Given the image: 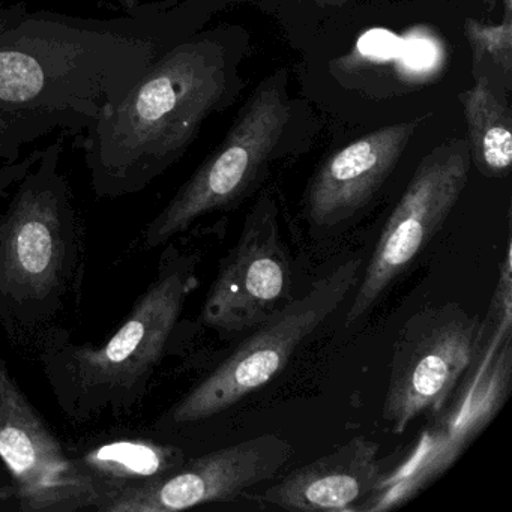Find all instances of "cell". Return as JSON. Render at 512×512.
<instances>
[{
	"label": "cell",
	"mask_w": 512,
	"mask_h": 512,
	"mask_svg": "<svg viewBox=\"0 0 512 512\" xmlns=\"http://www.w3.org/2000/svg\"><path fill=\"white\" fill-rule=\"evenodd\" d=\"M110 19L0 4V107L59 119L82 136L181 38L167 2Z\"/></svg>",
	"instance_id": "1"
},
{
	"label": "cell",
	"mask_w": 512,
	"mask_h": 512,
	"mask_svg": "<svg viewBox=\"0 0 512 512\" xmlns=\"http://www.w3.org/2000/svg\"><path fill=\"white\" fill-rule=\"evenodd\" d=\"M230 88L223 41H173L128 94L80 136L92 188L100 197L145 190L178 163Z\"/></svg>",
	"instance_id": "2"
},
{
	"label": "cell",
	"mask_w": 512,
	"mask_h": 512,
	"mask_svg": "<svg viewBox=\"0 0 512 512\" xmlns=\"http://www.w3.org/2000/svg\"><path fill=\"white\" fill-rule=\"evenodd\" d=\"M512 383V301L491 299L475 361L434 413L415 445L392 470H382L358 512L400 508L439 479L502 410Z\"/></svg>",
	"instance_id": "3"
},
{
	"label": "cell",
	"mask_w": 512,
	"mask_h": 512,
	"mask_svg": "<svg viewBox=\"0 0 512 512\" xmlns=\"http://www.w3.org/2000/svg\"><path fill=\"white\" fill-rule=\"evenodd\" d=\"M292 119L286 70L266 77L223 142L197 167L145 233L148 248L166 244L199 218L235 208L260 185Z\"/></svg>",
	"instance_id": "4"
},
{
	"label": "cell",
	"mask_w": 512,
	"mask_h": 512,
	"mask_svg": "<svg viewBox=\"0 0 512 512\" xmlns=\"http://www.w3.org/2000/svg\"><path fill=\"white\" fill-rule=\"evenodd\" d=\"M362 259H349L317 280L301 298L257 326L235 353L191 389L170 412L175 424L212 418L268 385L299 346L314 334L350 295L361 278Z\"/></svg>",
	"instance_id": "5"
},
{
	"label": "cell",
	"mask_w": 512,
	"mask_h": 512,
	"mask_svg": "<svg viewBox=\"0 0 512 512\" xmlns=\"http://www.w3.org/2000/svg\"><path fill=\"white\" fill-rule=\"evenodd\" d=\"M481 323L457 302L412 314L395 341L383 419L401 434L425 412L445 404L475 361Z\"/></svg>",
	"instance_id": "6"
},
{
	"label": "cell",
	"mask_w": 512,
	"mask_h": 512,
	"mask_svg": "<svg viewBox=\"0 0 512 512\" xmlns=\"http://www.w3.org/2000/svg\"><path fill=\"white\" fill-rule=\"evenodd\" d=\"M470 166L469 145L463 139L442 143L422 158L359 278L346 326L374 307L442 229L466 188Z\"/></svg>",
	"instance_id": "7"
},
{
	"label": "cell",
	"mask_w": 512,
	"mask_h": 512,
	"mask_svg": "<svg viewBox=\"0 0 512 512\" xmlns=\"http://www.w3.org/2000/svg\"><path fill=\"white\" fill-rule=\"evenodd\" d=\"M196 286L194 260L179 257L167 263L104 346L73 350L68 368L79 391L97 403L133 392L163 356Z\"/></svg>",
	"instance_id": "8"
},
{
	"label": "cell",
	"mask_w": 512,
	"mask_h": 512,
	"mask_svg": "<svg viewBox=\"0 0 512 512\" xmlns=\"http://www.w3.org/2000/svg\"><path fill=\"white\" fill-rule=\"evenodd\" d=\"M0 460L13 496L28 512L97 509L104 488L68 457L0 358Z\"/></svg>",
	"instance_id": "9"
},
{
	"label": "cell",
	"mask_w": 512,
	"mask_h": 512,
	"mask_svg": "<svg viewBox=\"0 0 512 512\" xmlns=\"http://www.w3.org/2000/svg\"><path fill=\"white\" fill-rule=\"evenodd\" d=\"M64 136L43 149L0 226V287L13 298L49 295L61 277L68 214L67 184L59 172Z\"/></svg>",
	"instance_id": "10"
},
{
	"label": "cell",
	"mask_w": 512,
	"mask_h": 512,
	"mask_svg": "<svg viewBox=\"0 0 512 512\" xmlns=\"http://www.w3.org/2000/svg\"><path fill=\"white\" fill-rule=\"evenodd\" d=\"M271 191L257 197L241 235L221 260L202 320L223 334L251 331L292 301V262Z\"/></svg>",
	"instance_id": "11"
},
{
	"label": "cell",
	"mask_w": 512,
	"mask_h": 512,
	"mask_svg": "<svg viewBox=\"0 0 512 512\" xmlns=\"http://www.w3.org/2000/svg\"><path fill=\"white\" fill-rule=\"evenodd\" d=\"M292 455L286 439L262 434L194 458L166 475L116 488L98 511L176 512L232 502L250 488L274 479Z\"/></svg>",
	"instance_id": "12"
},
{
	"label": "cell",
	"mask_w": 512,
	"mask_h": 512,
	"mask_svg": "<svg viewBox=\"0 0 512 512\" xmlns=\"http://www.w3.org/2000/svg\"><path fill=\"white\" fill-rule=\"evenodd\" d=\"M421 122L379 128L331 155L305 193L308 221L317 229H332L362 211L394 172Z\"/></svg>",
	"instance_id": "13"
},
{
	"label": "cell",
	"mask_w": 512,
	"mask_h": 512,
	"mask_svg": "<svg viewBox=\"0 0 512 512\" xmlns=\"http://www.w3.org/2000/svg\"><path fill=\"white\" fill-rule=\"evenodd\" d=\"M379 451L374 440L353 437L331 454L287 473L259 500L289 511L358 512L379 482Z\"/></svg>",
	"instance_id": "14"
},
{
	"label": "cell",
	"mask_w": 512,
	"mask_h": 512,
	"mask_svg": "<svg viewBox=\"0 0 512 512\" xmlns=\"http://www.w3.org/2000/svg\"><path fill=\"white\" fill-rule=\"evenodd\" d=\"M467 122L470 161L485 178L502 179L512 167V115L508 101L485 76L458 95Z\"/></svg>",
	"instance_id": "15"
},
{
	"label": "cell",
	"mask_w": 512,
	"mask_h": 512,
	"mask_svg": "<svg viewBox=\"0 0 512 512\" xmlns=\"http://www.w3.org/2000/svg\"><path fill=\"white\" fill-rule=\"evenodd\" d=\"M184 463V452L181 449L148 440L106 443L86 452L85 457L79 460L83 470L104 488L106 497L116 488L166 475Z\"/></svg>",
	"instance_id": "16"
},
{
	"label": "cell",
	"mask_w": 512,
	"mask_h": 512,
	"mask_svg": "<svg viewBox=\"0 0 512 512\" xmlns=\"http://www.w3.org/2000/svg\"><path fill=\"white\" fill-rule=\"evenodd\" d=\"M55 131L68 136L65 125L53 116L16 112L0 107V160L14 163L25 146Z\"/></svg>",
	"instance_id": "17"
},
{
	"label": "cell",
	"mask_w": 512,
	"mask_h": 512,
	"mask_svg": "<svg viewBox=\"0 0 512 512\" xmlns=\"http://www.w3.org/2000/svg\"><path fill=\"white\" fill-rule=\"evenodd\" d=\"M511 20L506 17L502 26H484L467 20L466 34L473 50V64L482 56H490L491 61L500 68L506 80L512 73V34Z\"/></svg>",
	"instance_id": "18"
},
{
	"label": "cell",
	"mask_w": 512,
	"mask_h": 512,
	"mask_svg": "<svg viewBox=\"0 0 512 512\" xmlns=\"http://www.w3.org/2000/svg\"><path fill=\"white\" fill-rule=\"evenodd\" d=\"M310 2H316L319 5H332V7H341L346 4L347 0H310Z\"/></svg>",
	"instance_id": "19"
},
{
	"label": "cell",
	"mask_w": 512,
	"mask_h": 512,
	"mask_svg": "<svg viewBox=\"0 0 512 512\" xmlns=\"http://www.w3.org/2000/svg\"><path fill=\"white\" fill-rule=\"evenodd\" d=\"M136 2H139V0H121V4L124 5V7H128V5L136 4Z\"/></svg>",
	"instance_id": "20"
}]
</instances>
